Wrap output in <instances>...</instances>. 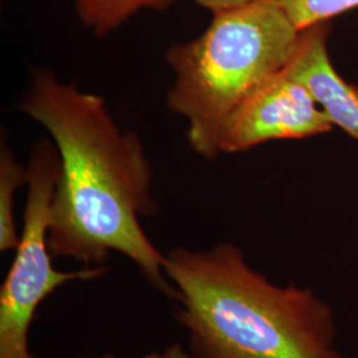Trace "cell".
<instances>
[{"label": "cell", "instance_id": "cell-12", "mask_svg": "<svg viewBox=\"0 0 358 358\" xmlns=\"http://www.w3.org/2000/svg\"><path fill=\"white\" fill-rule=\"evenodd\" d=\"M81 358H115L113 355L110 353H105V355H100V356H96V357H81Z\"/></svg>", "mask_w": 358, "mask_h": 358}, {"label": "cell", "instance_id": "cell-4", "mask_svg": "<svg viewBox=\"0 0 358 358\" xmlns=\"http://www.w3.org/2000/svg\"><path fill=\"white\" fill-rule=\"evenodd\" d=\"M59 167L55 143H36L27 166L28 194L20 241L0 289V358H34L28 336L40 304L66 282H92L108 272L105 266L69 272L52 266L48 231Z\"/></svg>", "mask_w": 358, "mask_h": 358}, {"label": "cell", "instance_id": "cell-7", "mask_svg": "<svg viewBox=\"0 0 358 358\" xmlns=\"http://www.w3.org/2000/svg\"><path fill=\"white\" fill-rule=\"evenodd\" d=\"M174 0H76L77 16L97 36H105L142 8L165 10Z\"/></svg>", "mask_w": 358, "mask_h": 358}, {"label": "cell", "instance_id": "cell-8", "mask_svg": "<svg viewBox=\"0 0 358 358\" xmlns=\"http://www.w3.org/2000/svg\"><path fill=\"white\" fill-rule=\"evenodd\" d=\"M27 167H23L13 157L7 142L1 141L0 149V251H15L19 245L20 234L17 231L13 205L15 194L27 185Z\"/></svg>", "mask_w": 358, "mask_h": 358}, {"label": "cell", "instance_id": "cell-2", "mask_svg": "<svg viewBox=\"0 0 358 358\" xmlns=\"http://www.w3.org/2000/svg\"><path fill=\"white\" fill-rule=\"evenodd\" d=\"M165 273L195 358H345L332 308L310 288L276 285L231 243L173 248Z\"/></svg>", "mask_w": 358, "mask_h": 358}, {"label": "cell", "instance_id": "cell-11", "mask_svg": "<svg viewBox=\"0 0 358 358\" xmlns=\"http://www.w3.org/2000/svg\"><path fill=\"white\" fill-rule=\"evenodd\" d=\"M142 358H195L192 355V352H186L182 345L174 344L169 346L166 349L161 352H152L145 355Z\"/></svg>", "mask_w": 358, "mask_h": 358}, {"label": "cell", "instance_id": "cell-9", "mask_svg": "<svg viewBox=\"0 0 358 358\" xmlns=\"http://www.w3.org/2000/svg\"><path fill=\"white\" fill-rule=\"evenodd\" d=\"M299 29L329 22L334 16L358 8V0H271Z\"/></svg>", "mask_w": 358, "mask_h": 358}, {"label": "cell", "instance_id": "cell-5", "mask_svg": "<svg viewBox=\"0 0 358 358\" xmlns=\"http://www.w3.org/2000/svg\"><path fill=\"white\" fill-rule=\"evenodd\" d=\"M332 128L307 87L282 71L231 115L220 137V153H241L272 140L307 138Z\"/></svg>", "mask_w": 358, "mask_h": 358}, {"label": "cell", "instance_id": "cell-6", "mask_svg": "<svg viewBox=\"0 0 358 358\" xmlns=\"http://www.w3.org/2000/svg\"><path fill=\"white\" fill-rule=\"evenodd\" d=\"M328 36L329 22L301 29L297 48L284 72L307 87L333 127L358 140V88L334 69Z\"/></svg>", "mask_w": 358, "mask_h": 358}, {"label": "cell", "instance_id": "cell-1", "mask_svg": "<svg viewBox=\"0 0 358 358\" xmlns=\"http://www.w3.org/2000/svg\"><path fill=\"white\" fill-rule=\"evenodd\" d=\"M19 110L45 128L59 153L48 231L52 256L99 267L110 252L122 254L152 287L177 301L178 291L165 273L166 256L140 223L158 206L138 136L117 127L101 96L62 83L51 69L34 71Z\"/></svg>", "mask_w": 358, "mask_h": 358}, {"label": "cell", "instance_id": "cell-10", "mask_svg": "<svg viewBox=\"0 0 358 358\" xmlns=\"http://www.w3.org/2000/svg\"><path fill=\"white\" fill-rule=\"evenodd\" d=\"M198 3L199 6L208 8L213 13H219V11H226L231 8H236L244 4L252 3L256 0H192Z\"/></svg>", "mask_w": 358, "mask_h": 358}, {"label": "cell", "instance_id": "cell-3", "mask_svg": "<svg viewBox=\"0 0 358 358\" xmlns=\"http://www.w3.org/2000/svg\"><path fill=\"white\" fill-rule=\"evenodd\" d=\"M300 34L275 3L256 0L214 13L201 36L167 50L174 72L167 106L187 120L195 153L207 159L220 153V137L231 115L285 69Z\"/></svg>", "mask_w": 358, "mask_h": 358}]
</instances>
